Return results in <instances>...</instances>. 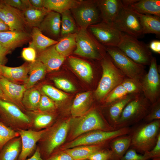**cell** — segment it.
I'll return each mask as SVG.
<instances>
[{
  "mask_svg": "<svg viewBox=\"0 0 160 160\" xmlns=\"http://www.w3.org/2000/svg\"><path fill=\"white\" fill-rule=\"evenodd\" d=\"M115 130L103 118L97 110L94 109L81 116L70 118L67 137H68L70 141L91 131H111Z\"/></svg>",
  "mask_w": 160,
  "mask_h": 160,
  "instance_id": "1",
  "label": "cell"
},
{
  "mask_svg": "<svg viewBox=\"0 0 160 160\" xmlns=\"http://www.w3.org/2000/svg\"><path fill=\"white\" fill-rule=\"evenodd\" d=\"M70 118L55 123L46 128L37 145L41 158L47 159L61 146L67 137Z\"/></svg>",
  "mask_w": 160,
  "mask_h": 160,
  "instance_id": "2",
  "label": "cell"
},
{
  "mask_svg": "<svg viewBox=\"0 0 160 160\" xmlns=\"http://www.w3.org/2000/svg\"><path fill=\"white\" fill-rule=\"evenodd\" d=\"M160 129V120L145 123L134 129L132 128L129 133L131 139L130 148L143 154L150 151L156 143Z\"/></svg>",
  "mask_w": 160,
  "mask_h": 160,
  "instance_id": "3",
  "label": "cell"
},
{
  "mask_svg": "<svg viewBox=\"0 0 160 160\" xmlns=\"http://www.w3.org/2000/svg\"><path fill=\"white\" fill-rule=\"evenodd\" d=\"M101 65L103 74L95 92V97L99 100H103L112 90L121 84L126 78L125 75L115 65L108 55V57H103Z\"/></svg>",
  "mask_w": 160,
  "mask_h": 160,
  "instance_id": "4",
  "label": "cell"
},
{
  "mask_svg": "<svg viewBox=\"0 0 160 160\" xmlns=\"http://www.w3.org/2000/svg\"><path fill=\"white\" fill-rule=\"evenodd\" d=\"M151 104L143 93L139 94L125 106L114 129L129 127L143 120L148 113Z\"/></svg>",
  "mask_w": 160,
  "mask_h": 160,
  "instance_id": "5",
  "label": "cell"
},
{
  "mask_svg": "<svg viewBox=\"0 0 160 160\" xmlns=\"http://www.w3.org/2000/svg\"><path fill=\"white\" fill-rule=\"evenodd\" d=\"M131 130V128L127 127L111 131H91L62 145L58 149L63 150L79 146L97 145L109 143L117 137L129 134Z\"/></svg>",
  "mask_w": 160,
  "mask_h": 160,
  "instance_id": "6",
  "label": "cell"
},
{
  "mask_svg": "<svg viewBox=\"0 0 160 160\" xmlns=\"http://www.w3.org/2000/svg\"><path fill=\"white\" fill-rule=\"evenodd\" d=\"M105 47L114 64L125 76L141 85L146 73L145 66L133 61L117 47Z\"/></svg>",
  "mask_w": 160,
  "mask_h": 160,
  "instance_id": "7",
  "label": "cell"
},
{
  "mask_svg": "<svg viewBox=\"0 0 160 160\" xmlns=\"http://www.w3.org/2000/svg\"><path fill=\"white\" fill-rule=\"evenodd\" d=\"M117 47L136 63L150 65L153 56L148 45L136 38L123 33Z\"/></svg>",
  "mask_w": 160,
  "mask_h": 160,
  "instance_id": "8",
  "label": "cell"
},
{
  "mask_svg": "<svg viewBox=\"0 0 160 160\" xmlns=\"http://www.w3.org/2000/svg\"><path fill=\"white\" fill-rule=\"evenodd\" d=\"M0 121L14 130L31 129L29 116L15 104L0 99Z\"/></svg>",
  "mask_w": 160,
  "mask_h": 160,
  "instance_id": "9",
  "label": "cell"
},
{
  "mask_svg": "<svg viewBox=\"0 0 160 160\" xmlns=\"http://www.w3.org/2000/svg\"><path fill=\"white\" fill-rule=\"evenodd\" d=\"M76 47L74 53L92 59L100 60L104 57L105 47L86 28H79L76 33Z\"/></svg>",
  "mask_w": 160,
  "mask_h": 160,
  "instance_id": "10",
  "label": "cell"
},
{
  "mask_svg": "<svg viewBox=\"0 0 160 160\" xmlns=\"http://www.w3.org/2000/svg\"><path fill=\"white\" fill-rule=\"evenodd\" d=\"M70 10L80 28L87 29L101 21L97 0H80Z\"/></svg>",
  "mask_w": 160,
  "mask_h": 160,
  "instance_id": "11",
  "label": "cell"
},
{
  "mask_svg": "<svg viewBox=\"0 0 160 160\" xmlns=\"http://www.w3.org/2000/svg\"><path fill=\"white\" fill-rule=\"evenodd\" d=\"M113 25L121 32L138 39L143 34L139 19L131 6L123 7Z\"/></svg>",
  "mask_w": 160,
  "mask_h": 160,
  "instance_id": "12",
  "label": "cell"
},
{
  "mask_svg": "<svg viewBox=\"0 0 160 160\" xmlns=\"http://www.w3.org/2000/svg\"><path fill=\"white\" fill-rule=\"evenodd\" d=\"M149 65L141 85L143 93L152 104L160 98V77L155 57L153 56Z\"/></svg>",
  "mask_w": 160,
  "mask_h": 160,
  "instance_id": "13",
  "label": "cell"
},
{
  "mask_svg": "<svg viewBox=\"0 0 160 160\" xmlns=\"http://www.w3.org/2000/svg\"><path fill=\"white\" fill-rule=\"evenodd\" d=\"M88 28L92 34L104 47H117L122 35L114 26L102 21Z\"/></svg>",
  "mask_w": 160,
  "mask_h": 160,
  "instance_id": "14",
  "label": "cell"
},
{
  "mask_svg": "<svg viewBox=\"0 0 160 160\" xmlns=\"http://www.w3.org/2000/svg\"><path fill=\"white\" fill-rule=\"evenodd\" d=\"M46 128L39 131L31 129H19L17 132L20 135L22 142V149L17 160H26L34 153L37 148V143L42 137Z\"/></svg>",
  "mask_w": 160,
  "mask_h": 160,
  "instance_id": "15",
  "label": "cell"
},
{
  "mask_svg": "<svg viewBox=\"0 0 160 160\" xmlns=\"http://www.w3.org/2000/svg\"><path fill=\"white\" fill-rule=\"evenodd\" d=\"M0 19L8 25L10 31L27 32L29 27L23 11L5 4L0 9Z\"/></svg>",
  "mask_w": 160,
  "mask_h": 160,
  "instance_id": "16",
  "label": "cell"
},
{
  "mask_svg": "<svg viewBox=\"0 0 160 160\" xmlns=\"http://www.w3.org/2000/svg\"><path fill=\"white\" fill-rule=\"evenodd\" d=\"M0 89L7 101L15 104L23 111H25L22 103L23 95L26 89L23 84L13 83L1 76L0 77Z\"/></svg>",
  "mask_w": 160,
  "mask_h": 160,
  "instance_id": "17",
  "label": "cell"
},
{
  "mask_svg": "<svg viewBox=\"0 0 160 160\" xmlns=\"http://www.w3.org/2000/svg\"><path fill=\"white\" fill-rule=\"evenodd\" d=\"M31 33L9 31L0 32V44L10 50L22 46L31 40Z\"/></svg>",
  "mask_w": 160,
  "mask_h": 160,
  "instance_id": "18",
  "label": "cell"
},
{
  "mask_svg": "<svg viewBox=\"0 0 160 160\" xmlns=\"http://www.w3.org/2000/svg\"><path fill=\"white\" fill-rule=\"evenodd\" d=\"M97 1L101 21L113 25L123 7L121 0Z\"/></svg>",
  "mask_w": 160,
  "mask_h": 160,
  "instance_id": "19",
  "label": "cell"
},
{
  "mask_svg": "<svg viewBox=\"0 0 160 160\" xmlns=\"http://www.w3.org/2000/svg\"><path fill=\"white\" fill-rule=\"evenodd\" d=\"M65 59L57 51L54 45L39 53L36 60L44 65L47 71H52L58 70Z\"/></svg>",
  "mask_w": 160,
  "mask_h": 160,
  "instance_id": "20",
  "label": "cell"
},
{
  "mask_svg": "<svg viewBox=\"0 0 160 160\" xmlns=\"http://www.w3.org/2000/svg\"><path fill=\"white\" fill-rule=\"evenodd\" d=\"M61 16L60 14L49 11L44 18L38 28L41 31L53 37L60 34Z\"/></svg>",
  "mask_w": 160,
  "mask_h": 160,
  "instance_id": "21",
  "label": "cell"
},
{
  "mask_svg": "<svg viewBox=\"0 0 160 160\" xmlns=\"http://www.w3.org/2000/svg\"><path fill=\"white\" fill-rule=\"evenodd\" d=\"M29 65L25 63L15 67L1 65L2 76L12 82L18 84L23 83V84L28 77Z\"/></svg>",
  "mask_w": 160,
  "mask_h": 160,
  "instance_id": "22",
  "label": "cell"
},
{
  "mask_svg": "<svg viewBox=\"0 0 160 160\" xmlns=\"http://www.w3.org/2000/svg\"><path fill=\"white\" fill-rule=\"evenodd\" d=\"M91 91H88L77 94L74 98L71 108L72 117L82 116L89 110L92 103Z\"/></svg>",
  "mask_w": 160,
  "mask_h": 160,
  "instance_id": "23",
  "label": "cell"
},
{
  "mask_svg": "<svg viewBox=\"0 0 160 160\" xmlns=\"http://www.w3.org/2000/svg\"><path fill=\"white\" fill-rule=\"evenodd\" d=\"M139 94H128L107 105L108 123L114 128L125 106Z\"/></svg>",
  "mask_w": 160,
  "mask_h": 160,
  "instance_id": "24",
  "label": "cell"
},
{
  "mask_svg": "<svg viewBox=\"0 0 160 160\" xmlns=\"http://www.w3.org/2000/svg\"><path fill=\"white\" fill-rule=\"evenodd\" d=\"M52 112L43 111L38 110L28 111L26 113L30 117L31 121V129L39 131L51 126L55 120L54 115Z\"/></svg>",
  "mask_w": 160,
  "mask_h": 160,
  "instance_id": "25",
  "label": "cell"
},
{
  "mask_svg": "<svg viewBox=\"0 0 160 160\" xmlns=\"http://www.w3.org/2000/svg\"><path fill=\"white\" fill-rule=\"evenodd\" d=\"M131 140L129 134L111 140L109 143L112 153L111 160H119L130 147Z\"/></svg>",
  "mask_w": 160,
  "mask_h": 160,
  "instance_id": "26",
  "label": "cell"
},
{
  "mask_svg": "<svg viewBox=\"0 0 160 160\" xmlns=\"http://www.w3.org/2000/svg\"><path fill=\"white\" fill-rule=\"evenodd\" d=\"M31 34V39L29 47L33 48L38 53L56 44L58 42L45 36L38 27L32 28Z\"/></svg>",
  "mask_w": 160,
  "mask_h": 160,
  "instance_id": "27",
  "label": "cell"
},
{
  "mask_svg": "<svg viewBox=\"0 0 160 160\" xmlns=\"http://www.w3.org/2000/svg\"><path fill=\"white\" fill-rule=\"evenodd\" d=\"M109 142L97 145L79 146L63 150L74 160H83L88 159L93 153L109 146Z\"/></svg>",
  "mask_w": 160,
  "mask_h": 160,
  "instance_id": "28",
  "label": "cell"
},
{
  "mask_svg": "<svg viewBox=\"0 0 160 160\" xmlns=\"http://www.w3.org/2000/svg\"><path fill=\"white\" fill-rule=\"evenodd\" d=\"M134 11L139 19L143 34L153 33L155 34L157 37H159L160 17L141 14Z\"/></svg>",
  "mask_w": 160,
  "mask_h": 160,
  "instance_id": "29",
  "label": "cell"
},
{
  "mask_svg": "<svg viewBox=\"0 0 160 160\" xmlns=\"http://www.w3.org/2000/svg\"><path fill=\"white\" fill-rule=\"evenodd\" d=\"M68 62L73 70L83 80L90 82L93 78L92 67L88 63L78 58L70 57Z\"/></svg>",
  "mask_w": 160,
  "mask_h": 160,
  "instance_id": "30",
  "label": "cell"
},
{
  "mask_svg": "<svg viewBox=\"0 0 160 160\" xmlns=\"http://www.w3.org/2000/svg\"><path fill=\"white\" fill-rule=\"evenodd\" d=\"M47 68L41 62L36 60L29 65V76L23 85L27 89L33 87L44 77Z\"/></svg>",
  "mask_w": 160,
  "mask_h": 160,
  "instance_id": "31",
  "label": "cell"
},
{
  "mask_svg": "<svg viewBox=\"0 0 160 160\" xmlns=\"http://www.w3.org/2000/svg\"><path fill=\"white\" fill-rule=\"evenodd\" d=\"M22 149L20 136L7 143L0 151V160H17Z\"/></svg>",
  "mask_w": 160,
  "mask_h": 160,
  "instance_id": "32",
  "label": "cell"
},
{
  "mask_svg": "<svg viewBox=\"0 0 160 160\" xmlns=\"http://www.w3.org/2000/svg\"><path fill=\"white\" fill-rule=\"evenodd\" d=\"M131 7L138 13L160 17V0H138Z\"/></svg>",
  "mask_w": 160,
  "mask_h": 160,
  "instance_id": "33",
  "label": "cell"
},
{
  "mask_svg": "<svg viewBox=\"0 0 160 160\" xmlns=\"http://www.w3.org/2000/svg\"><path fill=\"white\" fill-rule=\"evenodd\" d=\"M49 11L44 7L38 9L32 6L23 12L28 26L38 28L44 18Z\"/></svg>",
  "mask_w": 160,
  "mask_h": 160,
  "instance_id": "34",
  "label": "cell"
},
{
  "mask_svg": "<svg viewBox=\"0 0 160 160\" xmlns=\"http://www.w3.org/2000/svg\"><path fill=\"white\" fill-rule=\"evenodd\" d=\"M41 97L40 92L36 88L33 87L27 89L22 100L25 110L29 111L38 110Z\"/></svg>",
  "mask_w": 160,
  "mask_h": 160,
  "instance_id": "35",
  "label": "cell"
},
{
  "mask_svg": "<svg viewBox=\"0 0 160 160\" xmlns=\"http://www.w3.org/2000/svg\"><path fill=\"white\" fill-rule=\"evenodd\" d=\"M44 7L61 14L75 7L80 0H43Z\"/></svg>",
  "mask_w": 160,
  "mask_h": 160,
  "instance_id": "36",
  "label": "cell"
},
{
  "mask_svg": "<svg viewBox=\"0 0 160 160\" xmlns=\"http://www.w3.org/2000/svg\"><path fill=\"white\" fill-rule=\"evenodd\" d=\"M76 33L63 37L55 45L57 51L63 57L68 56L75 49L76 47Z\"/></svg>",
  "mask_w": 160,
  "mask_h": 160,
  "instance_id": "37",
  "label": "cell"
},
{
  "mask_svg": "<svg viewBox=\"0 0 160 160\" xmlns=\"http://www.w3.org/2000/svg\"><path fill=\"white\" fill-rule=\"evenodd\" d=\"M60 34L63 37L66 35L76 33V23L70 10L61 14Z\"/></svg>",
  "mask_w": 160,
  "mask_h": 160,
  "instance_id": "38",
  "label": "cell"
},
{
  "mask_svg": "<svg viewBox=\"0 0 160 160\" xmlns=\"http://www.w3.org/2000/svg\"><path fill=\"white\" fill-rule=\"evenodd\" d=\"M41 90L44 95L54 101L57 102H62L68 97V96L66 93L49 85H43Z\"/></svg>",
  "mask_w": 160,
  "mask_h": 160,
  "instance_id": "39",
  "label": "cell"
},
{
  "mask_svg": "<svg viewBox=\"0 0 160 160\" xmlns=\"http://www.w3.org/2000/svg\"><path fill=\"white\" fill-rule=\"evenodd\" d=\"M20 136L19 133L0 121V151L10 140Z\"/></svg>",
  "mask_w": 160,
  "mask_h": 160,
  "instance_id": "40",
  "label": "cell"
},
{
  "mask_svg": "<svg viewBox=\"0 0 160 160\" xmlns=\"http://www.w3.org/2000/svg\"><path fill=\"white\" fill-rule=\"evenodd\" d=\"M128 94L121 84L112 90L103 99L107 105Z\"/></svg>",
  "mask_w": 160,
  "mask_h": 160,
  "instance_id": "41",
  "label": "cell"
},
{
  "mask_svg": "<svg viewBox=\"0 0 160 160\" xmlns=\"http://www.w3.org/2000/svg\"><path fill=\"white\" fill-rule=\"evenodd\" d=\"M160 120V99L152 104L147 115L143 119L145 123H148Z\"/></svg>",
  "mask_w": 160,
  "mask_h": 160,
  "instance_id": "42",
  "label": "cell"
},
{
  "mask_svg": "<svg viewBox=\"0 0 160 160\" xmlns=\"http://www.w3.org/2000/svg\"><path fill=\"white\" fill-rule=\"evenodd\" d=\"M121 84L128 94L142 93L140 84L132 79L126 78Z\"/></svg>",
  "mask_w": 160,
  "mask_h": 160,
  "instance_id": "43",
  "label": "cell"
},
{
  "mask_svg": "<svg viewBox=\"0 0 160 160\" xmlns=\"http://www.w3.org/2000/svg\"><path fill=\"white\" fill-rule=\"evenodd\" d=\"M52 80L55 85L59 89L68 92H74L76 88L69 80L64 78L54 77Z\"/></svg>",
  "mask_w": 160,
  "mask_h": 160,
  "instance_id": "44",
  "label": "cell"
},
{
  "mask_svg": "<svg viewBox=\"0 0 160 160\" xmlns=\"http://www.w3.org/2000/svg\"><path fill=\"white\" fill-rule=\"evenodd\" d=\"M56 108V105L53 100L45 95H41L38 110L43 111L52 112L55 110Z\"/></svg>",
  "mask_w": 160,
  "mask_h": 160,
  "instance_id": "45",
  "label": "cell"
},
{
  "mask_svg": "<svg viewBox=\"0 0 160 160\" xmlns=\"http://www.w3.org/2000/svg\"><path fill=\"white\" fill-rule=\"evenodd\" d=\"M111 154L110 149L104 148L93 153L88 159L89 160H111Z\"/></svg>",
  "mask_w": 160,
  "mask_h": 160,
  "instance_id": "46",
  "label": "cell"
},
{
  "mask_svg": "<svg viewBox=\"0 0 160 160\" xmlns=\"http://www.w3.org/2000/svg\"><path fill=\"white\" fill-rule=\"evenodd\" d=\"M144 154L137 153L133 148H129L119 160H147Z\"/></svg>",
  "mask_w": 160,
  "mask_h": 160,
  "instance_id": "47",
  "label": "cell"
},
{
  "mask_svg": "<svg viewBox=\"0 0 160 160\" xmlns=\"http://www.w3.org/2000/svg\"><path fill=\"white\" fill-rule=\"evenodd\" d=\"M45 160H74L64 150L57 149Z\"/></svg>",
  "mask_w": 160,
  "mask_h": 160,
  "instance_id": "48",
  "label": "cell"
},
{
  "mask_svg": "<svg viewBox=\"0 0 160 160\" xmlns=\"http://www.w3.org/2000/svg\"><path fill=\"white\" fill-rule=\"evenodd\" d=\"M143 154L147 160L150 159L160 158V133L158 135L156 143L153 148Z\"/></svg>",
  "mask_w": 160,
  "mask_h": 160,
  "instance_id": "49",
  "label": "cell"
},
{
  "mask_svg": "<svg viewBox=\"0 0 160 160\" xmlns=\"http://www.w3.org/2000/svg\"><path fill=\"white\" fill-rule=\"evenodd\" d=\"M36 52L33 48L29 47L24 48L22 51V56L25 60L31 63L36 59Z\"/></svg>",
  "mask_w": 160,
  "mask_h": 160,
  "instance_id": "50",
  "label": "cell"
},
{
  "mask_svg": "<svg viewBox=\"0 0 160 160\" xmlns=\"http://www.w3.org/2000/svg\"><path fill=\"white\" fill-rule=\"evenodd\" d=\"M3 1L5 4L22 11H24L26 9L23 0H5Z\"/></svg>",
  "mask_w": 160,
  "mask_h": 160,
  "instance_id": "51",
  "label": "cell"
},
{
  "mask_svg": "<svg viewBox=\"0 0 160 160\" xmlns=\"http://www.w3.org/2000/svg\"><path fill=\"white\" fill-rule=\"evenodd\" d=\"M11 51L0 44V65H5L7 61L6 56L10 53Z\"/></svg>",
  "mask_w": 160,
  "mask_h": 160,
  "instance_id": "52",
  "label": "cell"
},
{
  "mask_svg": "<svg viewBox=\"0 0 160 160\" xmlns=\"http://www.w3.org/2000/svg\"><path fill=\"white\" fill-rule=\"evenodd\" d=\"M149 48L151 50L159 54L160 53V41L158 40L152 41L150 43Z\"/></svg>",
  "mask_w": 160,
  "mask_h": 160,
  "instance_id": "53",
  "label": "cell"
},
{
  "mask_svg": "<svg viewBox=\"0 0 160 160\" xmlns=\"http://www.w3.org/2000/svg\"><path fill=\"white\" fill-rule=\"evenodd\" d=\"M29 1L33 7L36 8H42L44 7L43 0H29Z\"/></svg>",
  "mask_w": 160,
  "mask_h": 160,
  "instance_id": "54",
  "label": "cell"
},
{
  "mask_svg": "<svg viewBox=\"0 0 160 160\" xmlns=\"http://www.w3.org/2000/svg\"><path fill=\"white\" fill-rule=\"evenodd\" d=\"M26 160H44L41 157L39 148L37 147L34 154Z\"/></svg>",
  "mask_w": 160,
  "mask_h": 160,
  "instance_id": "55",
  "label": "cell"
},
{
  "mask_svg": "<svg viewBox=\"0 0 160 160\" xmlns=\"http://www.w3.org/2000/svg\"><path fill=\"white\" fill-rule=\"evenodd\" d=\"M10 31L9 27L0 19V32Z\"/></svg>",
  "mask_w": 160,
  "mask_h": 160,
  "instance_id": "56",
  "label": "cell"
},
{
  "mask_svg": "<svg viewBox=\"0 0 160 160\" xmlns=\"http://www.w3.org/2000/svg\"><path fill=\"white\" fill-rule=\"evenodd\" d=\"M138 0H121L123 5L124 6H131L136 2Z\"/></svg>",
  "mask_w": 160,
  "mask_h": 160,
  "instance_id": "57",
  "label": "cell"
},
{
  "mask_svg": "<svg viewBox=\"0 0 160 160\" xmlns=\"http://www.w3.org/2000/svg\"><path fill=\"white\" fill-rule=\"evenodd\" d=\"M0 99L6 101V98L3 93L0 89Z\"/></svg>",
  "mask_w": 160,
  "mask_h": 160,
  "instance_id": "58",
  "label": "cell"
},
{
  "mask_svg": "<svg viewBox=\"0 0 160 160\" xmlns=\"http://www.w3.org/2000/svg\"><path fill=\"white\" fill-rule=\"evenodd\" d=\"M5 4L3 0H0V9L4 6Z\"/></svg>",
  "mask_w": 160,
  "mask_h": 160,
  "instance_id": "59",
  "label": "cell"
},
{
  "mask_svg": "<svg viewBox=\"0 0 160 160\" xmlns=\"http://www.w3.org/2000/svg\"><path fill=\"white\" fill-rule=\"evenodd\" d=\"M1 65H0V77H1V76H2V72H1Z\"/></svg>",
  "mask_w": 160,
  "mask_h": 160,
  "instance_id": "60",
  "label": "cell"
},
{
  "mask_svg": "<svg viewBox=\"0 0 160 160\" xmlns=\"http://www.w3.org/2000/svg\"><path fill=\"white\" fill-rule=\"evenodd\" d=\"M151 160H160V158H153Z\"/></svg>",
  "mask_w": 160,
  "mask_h": 160,
  "instance_id": "61",
  "label": "cell"
},
{
  "mask_svg": "<svg viewBox=\"0 0 160 160\" xmlns=\"http://www.w3.org/2000/svg\"><path fill=\"white\" fill-rule=\"evenodd\" d=\"M83 160H89L88 159H85Z\"/></svg>",
  "mask_w": 160,
  "mask_h": 160,
  "instance_id": "62",
  "label": "cell"
}]
</instances>
